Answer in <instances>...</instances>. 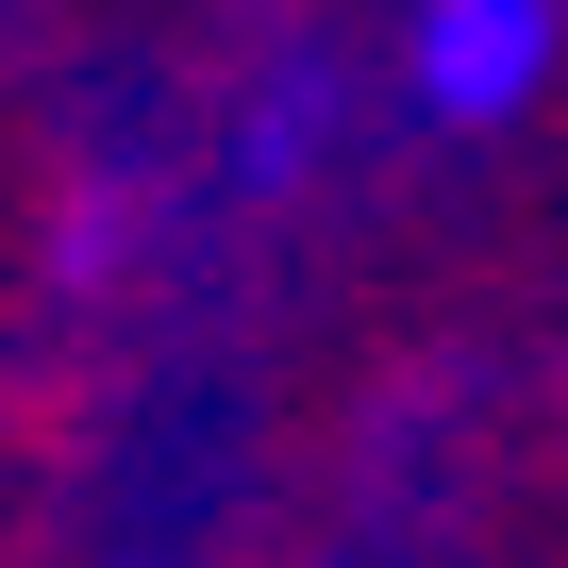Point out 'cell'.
I'll return each instance as SVG.
<instances>
[{"mask_svg":"<svg viewBox=\"0 0 568 568\" xmlns=\"http://www.w3.org/2000/svg\"><path fill=\"white\" fill-rule=\"evenodd\" d=\"M535 51H551V0H435V34H418V84H435L452 118H501V101L535 84Z\"/></svg>","mask_w":568,"mask_h":568,"instance_id":"1","label":"cell"}]
</instances>
